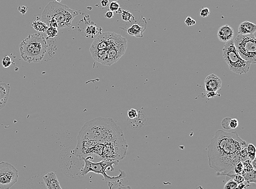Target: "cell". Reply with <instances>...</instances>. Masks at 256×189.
I'll use <instances>...</instances> for the list:
<instances>
[{
	"label": "cell",
	"instance_id": "52a82bcc",
	"mask_svg": "<svg viewBox=\"0 0 256 189\" xmlns=\"http://www.w3.org/2000/svg\"><path fill=\"white\" fill-rule=\"evenodd\" d=\"M233 42L241 58L251 64H256V41L254 35L238 34Z\"/></svg>",
	"mask_w": 256,
	"mask_h": 189
},
{
	"label": "cell",
	"instance_id": "cb8c5ba5",
	"mask_svg": "<svg viewBox=\"0 0 256 189\" xmlns=\"http://www.w3.org/2000/svg\"><path fill=\"white\" fill-rule=\"evenodd\" d=\"M230 179L233 180L235 182H236L237 184H240L242 183L245 182L244 178L242 175H238V174H234V175H230L229 177Z\"/></svg>",
	"mask_w": 256,
	"mask_h": 189
},
{
	"label": "cell",
	"instance_id": "1f68e13d",
	"mask_svg": "<svg viewBox=\"0 0 256 189\" xmlns=\"http://www.w3.org/2000/svg\"><path fill=\"white\" fill-rule=\"evenodd\" d=\"M239 126V121L237 119H231L230 121V126L231 129H235Z\"/></svg>",
	"mask_w": 256,
	"mask_h": 189
},
{
	"label": "cell",
	"instance_id": "7c38bea8",
	"mask_svg": "<svg viewBox=\"0 0 256 189\" xmlns=\"http://www.w3.org/2000/svg\"><path fill=\"white\" fill-rule=\"evenodd\" d=\"M147 22L144 17L141 15L138 24H134L127 29V33L136 37L142 38L144 32L146 30Z\"/></svg>",
	"mask_w": 256,
	"mask_h": 189
},
{
	"label": "cell",
	"instance_id": "d6a6232c",
	"mask_svg": "<svg viewBox=\"0 0 256 189\" xmlns=\"http://www.w3.org/2000/svg\"><path fill=\"white\" fill-rule=\"evenodd\" d=\"M219 96L220 95L217 93V92H214V91H209L206 93V97L209 98H212V97H214L215 96Z\"/></svg>",
	"mask_w": 256,
	"mask_h": 189
},
{
	"label": "cell",
	"instance_id": "8d00e7d4",
	"mask_svg": "<svg viewBox=\"0 0 256 189\" xmlns=\"http://www.w3.org/2000/svg\"><path fill=\"white\" fill-rule=\"evenodd\" d=\"M109 0H102L101 2V4L102 6L103 7H105L108 6L109 4Z\"/></svg>",
	"mask_w": 256,
	"mask_h": 189
},
{
	"label": "cell",
	"instance_id": "8992f818",
	"mask_svg": "<svg viewBox=\"0 0 256 189\" xmlns=\"http://www.w3.org/2000/svg\"><path fill=\"white\" fill-rule=\"evenodd\" d=\"M82 160H83L85 162L84 168L80 171V175L82 176H85L88 173L92 172L96 174L102 175L108 183L117 182L118 180L119 181L120 179L126 177L124 171L121 170H120V175L116 177H110L107 174L106 171L108 168H110L111 171L114 170L113 165H118L119 161H117L101 160L98 162H93L88 158H84Z\"/></svg>",
	"mask_w": 256,
	"mask_h": 189
},
{
	"label": "cell",
	"instance_id": "30bf717a",
	"mask_svg": "<svg viewBox=\"0 0 256 189\" xmlns=\"http://www.w3.org/2000/svg\"><path fill=\"white\" fill-rule=\"evenodd\" d=\"M114 32H104L99 35L90 48L92 50H107L115 36Z\"/></svg>",
	"mask_w": 256,
	"mask_h": 189
},
{
	"label": "cell",
	"instance_id": "9a60e30c",
	"mask_svg": "<svg viewBox=\"0 0 256 189\" xmlns=\"http://www.w3.org/2000/svg\"><path fill=\"white\" fill-rule=\"evenodd\" d=\"M10 85L5 83H0V111L5 108L10 97Z\"/></svg>",
	"mask_w": 256,
	"mask_h": 189
},
{
	"label": "cell",
	"instance_id": "5bb4252c",
	"mask_svg": "<svg viewBox=\"0 0 256 189\" xmlns=\"http://www.w3.org/2000/svg\"><path fill=\"white\" fill-rule=\"evenodd\" d=\"M43 179L48 189H62L58 178L53 172L48 173L43 176Z\"/></svg>",
	"mask_w": 256,
	"mask_h": 189
},
{
	"label": "cell",
	"instance_id": "4316f807",
	"mask_svg": "<svg viewBox=\"0 0 256 189\" xmlns=\"http://www.w3.org/2000/svg\"><path fill=\"white\" fill-rule=\"evenodd\" d=\"M230 120H231V118L230 117H226L223 119L221 121V126L223 129H227V130L231 129L230 126Z\"/></svg>",
	"mask_w": 256,
	"mask_h": 189
},
{
	"label": "cell",
	"instance_id": "484cf974",
	"mask_svg": "<svg viewBox=\"0 0 256 189\" xmlns=\"http://www.w3.org/2000/svg\"><path fill=\"white\" fill-rule=\"evenodd\" d=\"M139 114V112H138V110L133 109V108H131V109H129L128 112H127V115L129 117L130 119L134 120L136 119V117H138Z\"/></svg>",
	"mask_w": 256,
	"mask_h": 189
},
{
	"label": "cell",
	"instance_id": "d6986e66",
	"mask_svg": "<svg viewBox=\"0 0 256 189\" xmlns=\"http://www.w3.org/2000/svg\"><path fill=\"white\" fill-rule=\"evenodd\" d=\"M245 181L247 183H256V171L252 170L249 172H245L242 175Z\"/></svg>",
	"mask_w": 256,
	"mask_h": 189
},
{
	"label": "cell",
	"instance_id": "7402d4cb",
	"mask_svg": "<svg viewBox=\"0 0 256 189\" xmlns=\"http://www.w3.org/2000/svg\"><path fill=\"white\" fill-rule=\"evenodd\" d=\"M46 32L49 38L52 39L58 36V30L56 28L53 27H48Z\"/></svg>",
	"mask_w": 256,
	"mask_h": 189
},
{
	"label": "cell",
	"instance_id": "5b68a950",
	"mask_svg": "<svg viewBox=\"0 0 256 189\" xmlns=\"http://www.w3.org/2000/svg\"><path fill=\"white\" fill-rule=\"evenodd\" d=\"M222 54L223 59L233 72L236 74H243L249 72L251 64L241 58L233 39L225 43L223 48Z\"/></svg>",
	"mask_w": 256,
	"mask_h": 189
},
{
	"label": "cell",
	"instance_id": "e575fe53",
	"mask_svg": "<svg viewBox=\"0 0 256 189\" xmlns=\"http://www.w3.org/2000/svg\"><path fill=\"white\" fill-rule=\"evenodd\" d=\"M244 183H240V184H238V185H237V188L236 189H246L247 185H246L244 183Z\"/></svg>",
	"mask_w": 256,
	"mask_h": 189
},
{
	"label": "cell",
	"instance_id": "f35d334b",
	"mask_svg": "<svg viewBox=\"0 0 256 189\" xmlns=\"http://www.w3.org/2000/svg\"><path fill=\"white\" fill-rule=\"evenodd\" d=\"M55 1H56V2H57L60 3V2H61V1H63V0H55Z\"/></svg>",
	"mask_w": 256,
	"mask_h": 189
},
{
	"label": "cell",
	"instance_id": "83f0119b",
	"mask_svg": "<svg viewBox=\"0 0 256 189\" xmlns=\"http://www.w3.org/2000/svg\"><path fill=\"white\" fill-rule=\"evenodd\" d=\"M2 63L3 67L5 68H7L12 64V59L8 55H7L3 58Z\"/></svg>",
	"mask_w": 256,
	"mask_h": 189
},
{
	"label": "cell",
	"instance_id": "277c9868",
	"mask_svg": "<svg viewBox=\"0 0 256 189\" xmlns=\"http://www.w3.org/2000/svg\"><path fill=\"white\" fill-rule=\"evenodd\" d=\"M78 14L79 13L77 10H71L66 5L54 1L46 6L42 17L43 22L48 27L60 30L71 27L73 20Z\"/></svg>",
	"mask_w": 256,
	"mask_h": 189
},
{
	"label": "cell",
	"instance_id": "836d02e7",
	"mask_svg": "<svg viewBox=\"0 0 256 189\" xmlns=\"http://www.w3.org/2000/svg\"><path fill=\"white\" fill-rule=\"evenodd\" d=\"M27 7H25V6H19V7H18V10H19V11L22 14H25L26 13L27 11Z\"/></svg>",
	"mask_w": 256,
	"mask_h": 189
},
{
	"label": "cell",
	"instance_id": "3957f363",
	"mask_svg": "<svg viewBox=\"0 0 256 189\" xmlns=\"http://www.w3.org/2000/svg\"><path fill=\"white\" fill-rule=\"evenodd\" d=\"M49 37L41 33L31 34L19 45L20 53L22 59L29 62H41L48 53L49 58L54 54V43H49Z\"/></svg>",
	"mask_w": 256,
	"mask_h": 189
},
{
	"label": "cell",
	"instance_id": "9c48e42d",
	"mask_svg": "<svg viewBox=\"0 0 256 189\" xmlns=\"http://www.w3.org/2000/svg\"><path fill=\"white\" fill-rule=\"evenodd\" d=\"M18 171L10 163L0 162V189H10L18 182Z\"/></svg>",
	"mask_w": 256,
	"mask_h": 189
},
{
	"label": "cell",
	"instance_id": "2e32d148",
	"mask_svg": "<svg viewBox=\"0 0 256 189\" xmlns=\"http://www.w3.org/2000/svg\"><path fill=\"white\" fill-rule=\"evenodd\" d=\"M256 31V24L247 21L242 23L238 28V34L239 35H251L254 34Z\"/></svg>",
	"mask_w": 256,
	"mask_h": 189
},
{
	"label": "cell",
	"instance_id": "4dcf8cb0",
	"mask_svg": "<svg viewBox=\"0 0 256 189\" xmlns=\"http://www.w3.org/2000/svg\"><path fill=\"white\" fill-rule=\"evenodd\" d=\"M185 23L186 24L187 27H191V26L194 25L196 23V22L190 16H188L185 20Z\"/></svg>",
	"mask_w": 256,
	"mask_h": 189
},
{
	"label": "cell",
	"instance_id": "d4e9b609",
	"mask_svg": "<svg viewBox=\"0 0 256 189\" xmlns=\"http://www.w3.org/2000/svg\"><path fill=\"white\" fill-rule=\"evenodd\" d=\"M237 184L236 182H235L233 180L230 178V179L228 180L227 182L226 183L224 187V189H236L237 188Z\"/></svg>",
	"mask_w": 256,
	"mask_h": 189
},
{
	"label": "cell",
	"instance_id": "f1b7e54d",
	"mask_svg": "<svg viewBox=\"0 0 256 189\" xmlns=\"http://www.w3.org/2000/svg\"><path fill=\"white\" fill-rule=\"evenodd\" d=\"M120 8V5L116 1H113L109 5V10L112 12H117Z\"/></svg>",
	"mask_w": 256,
	"mask_h": 189
},
{
	"label": "cell",
	"instance_id": "e0dca14e",
	"mask_svg": "<svg viewBox=\"0 0 256 189\" xmlns=\"http://www.w3.org/2000/svg\"><path fill=\"white\" fill-rule=\"evenodd\" d=\"M92 57L96 61L103 65H107V50H90Z\"/></svg>",
	"mask_w": 256,
	"mask_h": 189
},
{
	"label": "cell",
	"instance_id": "6da1fadb",
	"mask_svg": "<svg viewBox=\"0 0 256 189\" xmlns=\"http://www.w3.org/2000/svg\"><path fill=\"white\" fill-rule=\"evenodd\" d=\"M128 144L122 129L112 118L97 117L86 122L77 137L74 154L79 158L96 157L101 160L120 161Z\"/></svg>",
	"mask_w": 256,
	"mask_h": 189
},
{
	"label": "cell",
	"instance_id": "f546056e",
	"mask_svg": "<svg viewBox=\"0 0 256 189\" xmlns=\"http://www.w3.org/2000/svg\"><path fill=\"white\" fill-rule=\"evenodd\" d=\"M210 14V11L208 8H203L200 10V12H199L200 15L203 18L208 17Z\"/></svg>",
	"mask_w": 256,
	"mask_h": 189
},
{
	"label": "cell",
	"instance_id": "44dd1931",
	"mask_svg": "<svg viewBox=\"0 0 256 189\" xmlns=\"http://www.w3.org/2000/svg\"><path fill=\"white\" fill-rule=\"evenodd\" d=\"M121 17L124 21L125 22H128L131 23V20L132 19H134V18L132 13L129 11L127 10H122L121 13Z\"/></svg>",
	"mask_w": 256,
	"mask_h": 189
},
{
	"label": "cell",
	"instance_id": "4fadbf2b",
	"mask_svg": "<svg viewBox=\"0 0 256 189\" xmlns=\"http://www.w3.org/2000/svg\"><path fill=\"white\" fill-rule=\"evenodd\" d=\"M218 39L221 42H227L233 39L234 32L232 27L227 24L220 27L217 31Z\"/></svg>",
	"mask_w": 256,
	"mask_h": 189
},
{
	"label": "cell",
	"instance_id": "ac0fdd59",
	"mask_svg": "<svg viewBox=\"0 0 256 189\" xmlns=\"http://www.w3.org/2000/svg\"><path fill=\"white\" fill-rule=\"evenodd\" d=\"M31 25L36 31L40 32H46L48 28V27L46 23L40 20H34Z\"/></svg>",
	"mask_w": 256,
	"mask_h": 189
},
{
	"label": "cell",
	"instance_id": "d590c367",
	"mask_svg": "<svg viewBox=\"0 0 256 189\" xmlns=\"http://www.w3.org/2000/svg\"><path fill=\"white\" fill-rule=\"evenodd\" d=\"M105 17L108 18V19H111L114 17V13H113V12L109 10V11H108L105 13Z\"/></svg>",
	"mask_w": 256,
	"mask_h": 189
},
{
	"label": "cell",
	"instance_id": "ffe728a7",
	"mask_svg": "<svg viewBox=\"0 0 256 189\" xmlns=\"http://www.w3.org/2000/svg\"><path fill=\"white\" fill-rule=\"evenodd\" d=\"M246 151L247 156L251 161L256 159V147L253 144H249L247 145Z\"/></svg>",
	"mask_w": 256,
	"mask_h": 189
},
{
	"label": "cell",
	"instance_id": "8fae6325",
	"mask_svg": "<svg viewBox=\"0 0 256 189\" xmlns=\"http://www.w3.org/2000/svg\"><path fill=\"white\" fill-rule=\"evenodd\" d=\"M206 91L217 92L222 86V80L215 74H211L206 77L204 80Z\"/></svg>",
	"mask_w": 256,
	"mask_h": 189
},
{
	"label": "cell",
	"instance_id": "ba28073f",
	"mask_svg": "<svg viewBox=\"0 0 256 189\" xmlns=\"http://www.w3.org/2000/svg\"><path fill=\"white\" fill-rule=\"evenodd\" d=\"M127 47L126 39L119 34L115 37L107 51V66H111L117 62L124 55Z\"/></svg>",
	"mask_w": 256,
	"mask_h": 189
},
{
	"label": "cell",
	"instance_id": "603a6c76",
	"mask_svg": "<svg viewBox=\"0 0 256 189\" xmlns=\"http://www.w3.org/2000/svg\"><path fill=\"white\" fill-rule=\"evenodd\" d=\"M97 32H98V29L95 25L88 26L86 27V30H85L86 34L88 35L89 36H94L97 34Z\"/></svg>",
	"mask_w": 256,
	"mask_h": 189
},
{
	"label": "cell",
	"instance_id": "7a4b0ae2",
	"mask_svg": "<svg viewBox=\"0 0 256 189\" xmlns=\"http://www.w3.org/2000/svg\"><path fill=\"white\" fill-rule=\"evenodd\" d=\"M247 145L237 132L229 133L218 130L208 146L209 165L217 175L229 177L234 175L235 166L241 162L242 150Z\"/></svg>",
	"mask_w": 256,
	"mask_h": 189
},
{
	"label": "cell",
	"instance_id": "74e56055",
	"mask_svg": "<svg viewBox=\"0 0 256 189\" xmlns=\"http://www.w3.org/2000/svg\"><path fill=\"white\" fill-rule=\"evenodd\" d=\"M131 189V187H129V186H124V185H122L120 183V185H119V186L117 187L116 189Z\"/></svg>",
	"mask_w": 256,
	"mask_h": 189
}]
</instances>
